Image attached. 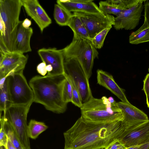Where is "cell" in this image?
<instances>
[{"mask_svg":"<svg viewBox=\"0 0 149 149\" xmlns=\"http://www.w3.org/2000/svg\"><path fill=\"white\" fill-rule=\"evenodd\" d=\"M122 121L94 123L81 116L63 133L64 149H104L125 135Z\"/></svg>","mask_w":149,"mask_h":149,"instance_id":"cell-1","label":"cell"},{"mask_svg":"<svg viewBox=\"0 0 149 149\" xmlns=\"http://www.w3.org/2000/svg\"><path fill=\"white\" fill-rule=\"evenodd\" d=\"M66 78L65 74L53 76L36 75L29 84L33 94V102L42 105L47 110L57 113H64L67 104L63 99L62 93Z\"/></svg>","mask_w":149,"mask_h":149,"instance_id":"cell-2","label":"cell"},{"mask_svg":"<svg viewBox=\"0 0 149 149\" xmlns=\"http://www.w3.org/2000/svg\"><path fill=\"white\" fill-rule=\"evenodd\" d=\"M21 0H0V49L15 52Z\"/></svg>","mask_w":149,"mask_h":149,"instance_id":"cell-3","label":"cell"},{"mask_svg":"<svg viewBox=\"0 0 149 149\" xmlns=\"http://www.w3.org/2000/svg\"><path fill=\"white\" fill-rule=\"evenodd\" d=\"M81 117L91 122L103 123L122 121L123 116L116 104H112L106 96L101 99L92 97L80 108Z\"/></svg>","mask_w":149,"mask_h":149,"instance_id":"cell-4","label":"cell"},{"mask_svg":"<svg viewBox=\"0 0 149 149\" xmlns=\"http://www.w3.org/2000/svg\"><path fill=\"white\" fill-rule=\"evenodd\" d=\"M64 59H76L89 79L92 74L94 61L98 57L99 53L91 40L74 36L71 42L61 49Z\"/></svg>","mask_w":149,"mask_h":149,"instance_id":"cell-5","label":"cell"},{"mask_svg":"<svg viewBox=\"0 0 149 149\" xmlns=\"http://www.w3.org/2000/svg\"><path fill=\"white\" fill-rule=\"evenodd\" d=\"M30 106L12 105L3 116L14 130L23 148L31 149L28 132L27 117Z\"/></svg>","mask_w":149,"mask_h":149,"instance_id":"cell-6","label":"cell"},{"mask_svg":"<svg viewBox=\"0 0 149 149\" xmlns=\"http://www.w3.org/2000/svg\"><path fill=\"white\" fill-rule=\"evenodd\" d=\"M6 81L12 105L31 106L33 102V94L24 75L23 71L9 76Z\"/></svg>","mask_w":149,"mask_h":149,"instance_id":"cell-7","label":"cell"},{"mask_svg":"<svg viewBox=\"0 0 149 149\" xmlns=\"http://www.w3.org/2000/svg\"><path fill=\"white\" fill-rule=\"evenodd\" d=\"M64 66L66 73L72 80L78 89L83 104L90 100L93 95L89 79L77 59H64Z\"/></svg>","mask_w":149,"mask_h":149,"instance_id":"cell-8","label":"cell"},{"mask_svg":"<svg viewBox=\"0 0 149 149\" xmlns=\"http://www.w3.org/2000/svg\"><path fill=\"white\" fill-rule=\"evenodd\" d=\"M72 14L78 16L81 20L91 40L103 30L114 24L115 17L111 15L81 12H74Z\"/></svg>","mask_w":149,"mask_h":149,"instance_id":"cell-9","label":"cell"},{"mask_svg":"<svg viewBox=\"0 0 149 149\" xmlns=\"http://www.w3.org/2000/svg\"><path fill=\"white\" fill-rule=\"evenodd\" d=\"M0 79H5L17 72L23 71L28 56L14 52H5L0 49Z\"/></svg>","mask_w":149,"mask_h":149,"instance_id":"cell-10","label":"cell"},{"mask_svg":"<svg viewBox=\"0 0 149 149\" xmlns=\"http://www.w3.org/2000/svg\"><path fill=\"white\" fill-rule=\"evenodd\" d=\"M116 105L122 115V122L125 130V135L149 120L146 113L130 102H118Z\"/></svg>","mask_w":149,"mask_h":149,"instance_id":"cell-11","label":"cell"},{"mask_svg":"<svg viewBox=\"0 0 149 149\" xmlns=\"http://www.w3.org/2000/svg\"><path fill=\"white\" fill-rule=\"evenodd\" d=\"M141 0L133 6L123 11L115 17L113 26L116 30L123 29L126 30L134 29L138 25L143 8Z\"/></svg>","mask_w":149,"mask_h":149,"instance_id":"cell-12","label":"cell"},{"mask_svg":"<svg viewBox=\"0 0 149 149\" xmlns=\"http://www.w3.org/2000/svg\"><path fill=\"white\" fill-rule=\"evenodd\" d=\"M38 53L42 62L52 67V72L46 75H59L66 73L64 66V57L61 49L43 48L38 50Z\"/></svg>","mask_w":149,"mask_h":149,"instance_id":"cell-13","label":"cell"},{"mask_svg":"<svg viewBox=\"0 0 149 149\" xmlns=\"http://www.w3.org/2000/svg\"><path fill=\"white\" fill-rule=\"evenodd\" d=\"M27 15L37 24L41 32L52 23V20L37 0H21Z\"/></svg>","mask_w":149,"mask_h":149,"instance_id":"cell-14","label":"cell"},{"mask_svg":"<svg viewBox=\"0 0 149 149\" xmlns=\"http://www.w3.org/2000/svg\"><path fill=\"white\" fill-rule=\"evenodd\" d=\"M120 140L126 148L147 143L149 141V120L126 134Z\"/></svg>","mask_w":149,"mask_h":149,"instance_id":"cell-15","label":"cell"},{"mask_svg":"<svg viewBox=\"0 0 149 149\" xmlns=\"http://www.w3.org/2000/svg\"><path fill=\"white\" fill-rule=\"evenodd\" d=\"M57 4L70 12H81L102 13L92 0H58Z\"/></svg>","mask_w":149,"mask_h":149,"instance_id":"cell-16","label":"cell"},{"mask_svg":"<svg viewBox=\"0 0 149 149\" xmlns=\"http://www.w3.org/2000/svg\"><path fill=\"white\" fill-rule=\"evenodd\" d=\"M97 83L109 90L122 102L129 103L124 89L120 87L115 81L113 76L102 70L97 71Z\"/></svg>","mask_w":149,"mask_h":149,"instance_id":"cell-17","label":"cell"},{"mask_svg":"<svg viewBox=\"0 0 149 149\" xmlns=\"http://www.w3.org/2000/svg\"><path fill=\"white\" fill-rule=\"evenodd\" d=\"M22 22L23 21H19L17 27L15 52L23 54L31 51L30 41L33 32L31 27H24Z\"/></svg>","mask_w":149,"mask_h":149,"instance_id":"cell-18","label":"cell"},{"mask_svg":"<svg viewBox=\"0 0 149 149\" xmlns=\"http://www.w3.org/2000/svg\"><path fill=\"white\" fill-rule=\"evenodd\" d=\"M129 42L135 45L149 42V25L145 20L138 29L130 34Z\"/></svg>","mask_w":149,"mask_h":149,"instance_id":"cell-19","label":"cell"},{"mask_svg":"<svg viewBox=\"0 0 149 149\" xmlns=\"http://www.w3.org/2000/svg\"><path fill=\"white\" fill-rule=\"evenodd\" d=\"M68 26L73 31L74 36L80 37L91 40L85 26L78 16L72 14Z\"/></svg>","mask_w":149,"mask_h":149,"instance_id":"cell-20","label":"cell"},{"mask_svg":"<svg viewBox=\"0 0 149 149\" xmlns=\"http://www.w3.org/2000/svg\"><path fill=\"white\" fill-rule=\"evenodd\" d=\"M72 14L58 4H55L54 17L57 23L63 26H68Z\"/></svg>","mask_w":149,"mask_h":149,"instance_id":"cell-21","label":"cell"},{"mask_svg":"<svg viewBox=\"0 0 149 149\" xmlns=\"http://www.w3.org/2000/svg\"><path fill=\"white\" fill-rule=\"evenodd\" d=\"M48 128L44 123L35 120H30L27 127L29 137L32 139H35L39 135Z\"/></svg>","mask_w":149,"mask_h":149,"instance_id":"cell-22","label":"cell"},{"mask_svg":"<svg viewBox=\"0 0 149 149\" xmlns=\"http://www.w3.org/2000/svg\"><path fill=\"white\" fill-rule=\"evenodd\" d=\"M11 105L6 79L3 84L0 86V114Z\"/></svg>","mask_w":149,"mask_h":149,"instance_id":"cell-23","label":"cell"},{"mask_svg":"<svg viewBox=\"0 0 149 149\" xmlns=\"http://www.w3.org/2000/svg\"><path fill=\"white\" fill-rule=\"evenodd\" d=\"M99 9L104 15L113 14L116 17L125 10L108 2L106 1H101L99 2Z\"/></svg>","mask_w":149,"mask_h":149,"instance_id":"cell-24","label":"cell"},{"mask_svg":"<svg viewBox=\"0 0 149 149\" xmlns=\"http://www.w3.org/2000/svg\"><path fill=\"white\" fill-rule=\"evenodd\" d=\"M3 117L4 120L5 129L7 137L17 149H23L24 148L14 130Z\"/></svg>","mask_w":149,"mask_h":149,"instance_id":"cell-25","label":"cell"},{"mask_svg":"<svg viewBox=\"0 0 149 149\" xmlns=\"http://www.w3.org/2000/svg\"><path fill=\"white\" fill-rule=\"evenodd\" d=\"M112 27L110 26L97 34L91 40L95 48L100 49L103 46L105 38Z\"/></svg>","mask_w":149,"mask_h":149,"instance_id":"cell-26","label":"cell"},{"mask_svg":"<svg viewBox=\"0 0 149 149\" xmlns=\"http://www.w3.org/2000/svg\"><path fill=\"white\" fill-rule=\"evenodd\" d=\"M141 0H108L106 1L124 10L135 5Z\"/></svg>","mask_w":149,"mask_h":149,"instance_id":"cell-27","label":"cell"},{"mask_svg":"<svg viewBox=\"0 0 149 149\" xmlns=\"http://www.w3.org/2000/svg\"><path fill=\"white\" fill-rule=\"evenodd\" d=\"M65 75L69 81L72 87V103L75 106L80 108L83 104L79 91L73 81L66 73Z\"/></svg>","mask_w":149,"mask_h":149,"instance_id":"cell-28","label":"cell"},{"mask_svg":"<svg viewBox=\"0 0 149 149\" xmlns=\"http://www.w3.org/2000/svg\"><path fill=\"white\" fill-rule=\"evenodd\" d=\"M66 77L63 91L62 97L63 102L67 104L69 102H72V94L71 84L64 74Z\"/></svg>","mask_w":149,"mask_h":149,"instance_id":"cell-29","label":"cell"},{"mask_svg":"<svg viewBox=\"0 0 149 149\" xmlns=\"http://www.w3.org/2000/svg\"><path fill=\"white\" fill-rule=\"evenodd\" d=\"M0 146L6 147L8 137L5 129L4 120L3 116H0Z\"/></svg>","mask_w":149,"mask_h":149,"instance_id":"cell-30","label":"cell"},{"mask_svg":"<svg viewBox=\"0 0 149 149\" xmlns=\"http://www.w3.org/2000/svg\"><path fill=\"white\" fill-rule=\"evenodd\" d=\"M104 149H126V148L120 140H118L111 143Z\"/></svg>","mask_w":149,"mask_h":149,"instance_id":"cell-31","label":"cell"},{"mask_svg":"<svg viewBox=\"0 0 149 149\" xmlns=\"http://www.w3.org/2000/svg\"><path fill=\"white\" fill-rule=\"evenodd\" d=\"M142 90L145 93L146 97L149 96V73L146 75L143 80V87Z\"/></svg>","mask_w":149,"mask_h":149,"instance_id":"cell-32","label":"cell"},{"mask_svg":"<svg viewBox=\"0 0 149 149\" xmlns=\"http://www.w3.org/2000/svg\"><path fill=\"white\" fill-rule=\"evenodd\" d=\"M37 70L38 72L42 76H45L47 73L46 69V65L44 62L40 63L37 67Z\"/></svg>","mask_w":149,"mask_h":149,"instance_id":"cell-33","label":"cell"},{"mask_svg":"<svg viewBox=\"0 0 149 149\" xmlns=\"http://www.w3.org/2000/svg\"><path fill=\"white\" fill-rule=\"evenodd\" d=\"M144 2V20L149 25V1L146 0Z\"/></svg>","mask_w":149,"mask_h":149,"instance_id":"cell-34","label":"cell"},{"mask_svg":"<svg viewBox=\"0 0 149 149\" xmlns=\"http://www.w3.org/2000/svg\"><path fill=\"white\" fill-rule=\"evenodd\" d=\"M31 22L30 20L27 18L25 19L23 21L22 26L25 28H28L31 25Z\"/></svg>","mask_w":149,"mask_h":149,"instance_id":"cell-35","label":"cell"},{"mask_svg":"<svg viewBox=\"0 0 149 149\" xmlns=\"http://www.w3.org/2000/svg\"><path fill=\"white\" fill-rule=\"evenodd\" d=\"M5 148V149H17L8 137L6 145Z\"/></svg>","mask_w":149,"mask_h":149,"instance_id":"cell-36","label":"cell"},{"mask_svg":"<svg viewBox=\"0 0 149 149\" xmlns=\"http://www.w3.org/2000/svg\"><path fill=\"white\" fill-rule=\"evenodd\" d=\"M108 99L109 102L112 104H116V102L112 97H109L108 98Z\"/></svg>","mask_w":149,"mask_h":149,"instance_id":"cell-37","label":"cell"},{"mask_svg":"<svg viewBox=\"0 0 149 149\" xmlns=\"http://www.w3.org/2000/svg\"><path fill=\"white\" fill-rule=\"evenodd\" d=\"M126 149H140V145L134 146L126 148Z\"/></svg>","mask_w":149,"mask_h":149,"instance_id":"cell-38","label":"cell"},{"mask_svg":"<svg viewBox=\"0 0 149 149\" xmlns=\"http://www.w3.org/2000/svg\"><path fill=\"white\" fill-rule=\"evenodd\" d=\"M143 144L145 149H149V141L147 143Z\"/></svg>","mask_w":149,"mask_h":149,"instance_id":"cell-39","label":"cell"},{"mask_svg":"<svg viewBox=\"0 0 149 149\" xmlns=\"http://www.w3.org/2000/svg\"><path fill=\"white\" fill-rule=\"evenodd\" d=\"M146 102L147 107L149 109V96L146 97Z\"/></svg>","mask_w":149,"mask_h":149,"instance_id":"cell-40","label":"cell"},{"mask_svg":"<svg viewBox=\"0 0 149 149\" xmlns=\"http://www.w3.org/2000/svg\"><path fill=\"white\" fill-rule=\"evenodd\" d=\"M0 149H5V147L3 146H0Z\"/></svg>","mask_w":149,"mask_h":149,"instance_id":"cell-41","label":"cell"},{"mask_svg":"<svg viewBox=\"0 0 149 149\" xmlns=\"http://www.w3.org/2000/svg\"><path fill=\"white\" fill-rule=\"evenodd\" d=\"M26 149V148H24V149Z\"/></svg>","mask_w":149,"mask_h":149,"instance_id":"cell-42","label":"cell"},{"mask_svg":"<svg viewBox=\"0 0 149 149\" xmlns=\"http://www.w3.org/2000/svg\"><path fill=\"white\" fill-rule=\"evenodd\" d=\"M148 71L149 72V69H148Z\"/></svg>","mask_w":149,"mask_h":149,"instance_id":"cell-43","label":"cell"}]
</instances>
